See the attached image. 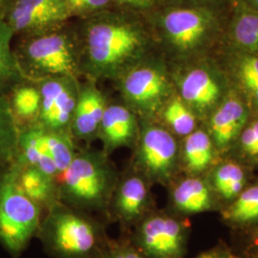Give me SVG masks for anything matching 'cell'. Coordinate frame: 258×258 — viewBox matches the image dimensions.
I'll list each match as a JSON object with an SVG mask.
<instances>
[{
    "mask_svg": "<svg viewBox=\"0 0 258 258\" xmlns=\"http://www.w3.org/2000/svg\"><path fill=\"white\" fill-rule=\"evenodd\" d=\"M102 217L57 202L42 216L36 237L53 258H102L110 237Z\"/></svg>",
    "mask_w": 258,
    "mask_h": 258,
    "instance_id": "7a4b0ae2",
    "label": "cell"
},
{
    "mask_svg": "<svg viewBox=\"0 0 258 258\" xmlns=\"http://www.w3.org/2000/svg\"><path fill=\"white\" fill-rule=\"evenodd\" d=\"M11 28L0 27V89L19 74V62L10 47Z\"/></svg>",
    "mask_w": 258,
    "mask_h": 258,
    "instance_id": "83f0119b",
    "label": "cell"
},
{
    "mask_svg": "<svg viewBox=\"0 0 258 258\" xmlns=\"http://www.w3.org/2000/svg\"><path fill=\"white\" fill-rule=\"evenodd\" d=\"M206 176L220 206V212L255 178L252 169L229 156L221 157Z\"/></svg>",
    "mask_w": 258,
    "mask_h": 258,
    "instance_id": "2e32d148",
    "label": "cell"
},
{
    "mask_svg": "<svg viewBox=\"0 0 258 258\" xmlns=\"http://www.w3.org/2000/svg\"><path fill=\"white\" fill-rule=\"evenodd\" d=\"M105 108L102 93L94 86H85L79 93L71 122L75 137L88 141L99 135Z\"/></svg>",
    "mask_w": 258,
    "mask_h": 258,
    "instance_id": "44dd1931",
    "label": "cell"
},
{
    "mask_svg": "<svg viewBox=\"0 0 258 258\" xmlns=\"http://www.w3.org/2000/svg\"><path fill=\"white\" fill-rule=\"evenodd\" d=\"M118 179L119 174L104 150L77 151L70 165L56 178L59 200L105 220Z\"/></svg>",
    "mask_w": 258,
    "mask_h": 258,
    "instance_id": "3957f363",
    "label": "cell"
},
{
    "mask_svg": "<svg viewBox=\"0 0 258 258\" xmlns=\"http://www.w3.org/2000/svg\"><path fill=\"white\" fill-rule=\"evenodd\" d=\"M166 189L167 203L165 208L180 217L189 219L204 212H220V206L206 175L179 174Z\"/></svg>",
    "mask_w": 258,
    "mask_h": 258,
    "instance_id": "7c38bea8",
    "label": "cell"
},
{
    "mask_svg": "<svg viewBox=\"0 0 258 258\" xmlns=\"http://www.w3.org/2000/svg\"><path fill=\"white\" fill-rule=\"evenodd\" d=\"M110 0H65L70 15L83 14L105 8Z\"/></svg>",
    "mask_w": 258,
    "mask_h": 258,
    "instance_id": "1f68e13d",
    "label": "cell"
},
{
    "mask_svg": "<svg viewBox=\"0 0 258 258\" xmlns=\"http://www.w3.org/2000/svg\"><path fill=\"white\" fill-rule=\"evenodd\" d=\"M42 136L47 151L54 160L60 175L70 165L77 153L74 143L66 133H58L43 129Z\"/></svg>",
    "mask_w": 258,
    "mask_h": 258,
    "instance_id": "4316f807",
    "label": "cell"
},
{
    "mask_svg": "<svg viewBox=\"0 0 258 258\" xmlns=\"http://www.w3.org/2000/svg\"><path fill=\"white\" fill-rule=\"evenodd\" d=\"M164 38L181 55L197 54L212 44L218 31V21L205 7L173 8L160 18Z\"/></svg>",
    "mask_w": 258,
    "mask_h": 258,
    "instance_id": "52a82bcc",
    "label": "cell"
},
{
    "mask_svg": "<svg viewBox=\"0 0 258 258\" xmlns=\"http://www.w3.org/2000/svg\"><path fill=\"white\" fill-rule=\"evenodd\" d=\"M121 92L129 106L143 116L161 112L172 95L166 69L153 62L138 63L121 78Z\"/></svg>",
    "mask_w": 258,
    "mask_h": 258,
    "instance_id": "30bf717a",
    "label": "cell"
},
{
    "mask_svg": "<svg viewBox=\"0 0 258 258\" xmlns=\"http://www.w3.org/2000/svg\"><path fill=\"white\" fill-rule=\"evenodd\" d=\"M180 140L165 125L146 122L139 129L131 162L152 184L167 186L180 174Z\"/></svg>",
    "mask_w": 258,
    "mask_h": 258,
    "instance_id": "8992f818",
    "label": "cell"
},
{
    "mask_svg": "<svg viewBox=\"0 0 258 258\" xmlns=\"http://www.w3.org/2000/svg\"><path fill=\"white\" fill-rule=\"evenodd\" d=\"M19 132L8 102L0 98V171L18 157Z\"/></svg>",
    "mask_w": 258,
    "mask_h": 258,
    "instance_id": "d4e9b609",
    "label": "cell"
},
{
    "mask_svg": "<svg viewBox=\"0 0 258 258\" xmlns=\"http://www.w3.org/2000/svg\"><path fill=\"white\" fill-rule=\"evenodd\" d=\"M151 186L145 176L130 166L124 174L119 175L107 207L106 222L117 223L120 234H128L139 222L158 208Z\"/></svg>",
    "mask_w": 258,
    "mask_h": 258,
    "instance_id": "ba28073f",
    "label": "cell"
},
{
    "mask_svg": "<svg viewBox=\"0 0 258 258\" xmlns=\"http://www.w3.org/2000/svg\"><path fill=\"white\" fill-rule=\"evenodd\" d=\"M138 134L137 120L129 108L121 105H110L105 108L99 135L103 143V150L107 154L122 147L134 148Z\"/></svg>",
    "mask_w": 258,
    "mask_h": 258,
    "instance_id": "d6986e66",
    "label": "cell"
},
{
    "mask_svg": "<svg viewBox=\"0 0 258 258\" xmlns=\"http://www.w3.org/2000/svg\"><path fill=\"white\" fill-rule=\"evenodd\" d=\"M227 76L231 87L249 107L250 115H258V55L231 51L226 60Z\"/></svg>",
    "mask_w": 258,
    "mask_h": 258,
    "instance_id": "ac0fdd59",
    "label": "cell"
},
{
    "mask_svg": "<svg viewBox=\"0 0 258 258\" xmlns=\"http://www.w3.org/2000/svg\"><path fill=\"white\" fill-rule=\"evenodd\" d=\"M84 42L89 73L97 78L116 79L140 63L148 37L137 22L120 16H105L87 25Z\"/></svg>",
    "mask_w": 258,
    "mask_h": 258,
    "instance_id": "6da1fadb",
    "label": "cell"
},
{
    "mask_svg": "<svg viewBox=\"0 0 258 258\" xmlns=\"http://www.w3.org/2000/svg\"><path fill=\"white\" fill-rule=\"evenodd\" d=\"M70 16L65 0H17L10 15L12 31H42Z\"/></svg>",
    "mask_w": 258,
    "mask_h": 258,
    "instance_id": "9a60e30c",
    "label": "cell"
},
{
    "mask_svg": "<svg viewBox=\"0 0 258 258\" xmlns=\"http://www.w3.org/2000/svg\"><path fill=\"white\" fill-rule=\"evenodd\" d=\"M102 258H147L129 239L126 234H120L117 239L110 238Z\"/></svg>",
    "mask_w": 258,
    "mask_h": 258,
    "instance_id": "f546056e",
    "label": "cell"
},
{
    "mask_svg": "<svg viewBox=\"0 0 258 258\" xmlns=\"http://www.w3.org/2000/svg\"><path fill=\"white\" fill-rule=\"evenodd\" d=\"M166 128L179 140L198 128V118L179 95L171 96L161 110Z\"/></svg>",
    "mask_w": 258,
    "mask_h": 258,
    "instance_id": "cb8c5ba5",
    "label": "cell"
},
{
    "mask_svg": "<svg viewBox=\"0 0 258 258\" xmlns=\"http://www.w3.org/2000/svg\"><path fill=\"white\" fill-rule=\"evenodd\" d=\"M230 38L233 50L258 55V12L244 2L231 21Z\"/></svg>",
    "mask_w": 258,
    "mask_h": 258,
    "instance_id": "603a6c76",
    "label": "cell"
},
{
    "mask_svg": "<svg viewBox=\"0 0 258 258\" xmlns=\"http://www.w3.org/2000/svg\"><path fill=\"white\" fill-rule=\"evenodd\" d=\"M221 156L205 127L180 140V174L207 175Z\"/></svg>",
    "mask_w": 258,
    "mask_h": 258,
    "instance_id": "e0dca14e",
    "label": "cell"
},
{
    "mask_svg": "<svg viewBox=\"0 0 258 258\" xmlns=\"http://www.w3.org/2000/svg\"><path fill=\"white\" fill-rule=\"evenodd\" d=\"M15 166L20 189L39 208L43 216L49 209L60 201L56 179L36 166L22 165L17 161H15Z\"/></svg>",
    "mask_w": 258,
    "mask_h": 258,
    "instance_id": "ffe728a7",
    "label": "cell"
},
{
    "mask_svg": "<svg viewBox=\"0 0 258 258\" xmlns=\"http://www.w3.org/2000/svg\"><path fill=\"white\" fill-rule=\"evenodd\" d=\"M27 64L51 78H74L78 61L74 44L64 34H49L32 39L24 50Z\"/></svg>",
    "mask_w": 258,
    "mask_h": 258,
    "instance_id": "8fae6325",
    "label": "cell"
},
{
    "mask_svg": "<svg viewBox=\"0 0 258 258\" xmlns=\"http://www.w3.org/2000/svg\"><path fill=\"white\" fill-rule=\"evenodd\" d=\"M178 95L197 118L207 120L231 89L224 71L208 61L184 69L176 79Z\"/></svg>",
    "mask_w": 258,
    "mask_h": 258,
    "instance_id": "9c48e42d",
    "label": "cell"
},
{
    "mask_svg": "<svg viewBox=\"0 0 258 258\" xmlns=\"http://www.w3.org/2000/svg\"><path fill=\"white\" fill-rule=\"evenodd\" d=\"M219 214L221 221L235 233L258 227V178Z\"/></svg>",
    "mask_w": 258,
    "mask_h": 258,
    "instance_id": "7402d4cb",
    "label": "cell"
},
{
    "mask_svg": "<svg viewBox=\"0 0 258 258\" xmlns=\"http://www.w3.org/2000/svg\"><path fill=\"white\" fill-rule=\"evenodd\" d=\"M190 231L188 218L157 208L126 235L147 258H184Z\"/></svg>",
    "mask_w": 258,
    "mask_h": 258,
    "instance_id": "5b68a950",
    "label": "cell"
},
{
    "mask_svg": "<svg viewBox=\"0 0 258 258\" xmlns=\"http://www.w3.org/2000/svg\"><path fill=\"white\" fill-rule=\"evenodd\" d=\"M238 138L225 156L237 160L250 169H258V115H250Z\"/></svg>",
    "mask_w": 258,
    "mask_h": 258,
    "instance_id": "484cf974",
    "label": "cell"
},
{
    "mask_svg": "<svg viewBox=\"0 0 258 258\" xmlns=\"http://www.w3.org/2000/svg\"><path fill=\"white\" fill-rule=\"evenodd\" d=\"M42 212L20 189L15 162L0 171V245L18 258L37 235Z\"/></svg>",
    "mask_w": 258,
    "mask_h": 258,
    "instance_id": "277c9868",
    "label": "cell"
},
{
    "mask_svg": "<svg viewBox=\"0 0 258 258\" xmlns=\"http://www.w3.org/2000/svg\"><path fill=\"white\" fill-rule=\"evenodd\" d=\"M40 119L45 130L65 133L71 125L78 96L72 78H52L40 88Z\"/></svg>",
    "mask_w": 258,
    "mask_h": 258,
    "instance_id": "5bb4252c",
    "label": "cell"
},
{
    "mask_svg": "<svg viewBox=\"0 0 258 258\" xmlns=\"http://www.w3.org/2000/svg\"><path fill=\"white\" fill-rule=\"evenodd\" d=\"M40 92L33 87H21L18 89L13 99V107L16 113L23 118L35 115L40 107Z\"/></svg>",
    "mask_w": 258,
    "mask_h": 258,
    "instance_id": "f1b7e54d",
    "label": "cell"
},
{
    "mask_svg": "<svg viewBox=\"0 0 258 258\" xmlns=\"http://www.w3.org/2000/svg\"><path fill=\"white\" fill-rule=\"evenodd\" d=\"M244 3H246L248 6L258 12V0H243Z\"/></svg>",
    "mask_w": 258,
    "mask_h": 258,
    "instance_id": "836d02e7",
    "label": "cell"
},
{
    "mask_svg": "<svg viewBox=\"0 0 258 258\" xmlns=\"http://www.w3.org/2000/svg\"><path fill=\"white\" fill-rule=\"evenodd\" d=\"M236 258H239V257H238V256H237V257H236Z\"/></svg>",
    "mask_w": 258,
    "mask_h": 258,
    "instance_id": "8d00e7d4",
    "label": "cell"
},
{
    "mask_svg": "<svg viewBox=\"0 0 258 258\" xmlns=\"http://www.w3.org/2000/svg\"><path fill=\"white\" fill-rule=\"evenodd\" d=\"M2 1H3V0H0V3H1V2H2Z\"/></svg>",
    "mask_w": 258,
    "mask_h": 258,
    "instance_id": "d590c367",
    "label": "cell"
},
{
    "mask_svg": "<svg viewBox=\"0 0 258 258\" xmlns=\"http://www.w3.org/2000/svg\"><path fill=\"white\" fill-rule=\"evenodd\" d=\"M249 117L248 105L231 86L225 98L208 117L205 126L220 156L230 151Z\"/></svg>",
    "mask_w": 258,
    "mask_h": 258,
    "instance_id": "4fadbf2b",
    "label": "cell"
},
{
    "mask_svg": "<svg viewBox=\"0 0 258 258\" xmlns=\"http://www.w3.org/2000/svg\"><path fill=\"white\" fill-rule=\"evenodd\" d=\"M121 5L134 9H148L152 7L156 0H116Z\"/></svg>",
    "mask_w": 258,
    "mask_h": 258,
    "instance_id": "d6a6232c",
    "label": "cell"
},
{
    "mask_svg": "<svg viewBox=\"0 0 258 258\" xmlns=\"http://www.w3.org/2000/svg\"><path fill=\"white\" fill-rule=\"evenodd\" d=\"M192 1H205V2H206V1H210V0H192Z\"/></svg>",
    "mask_w": 258,
    "mask_h": 258,
    "instance_id": "e575fe53",
    "label": "cell"
},
{
    "mask_svg": "<svg viewBox=\"0 0 258 258\" xmlns=\"http://www.w3.org/2000/svg\"><path fill=\"white\" fill-rule=\"evenodd\" d=\"M236 234L239 243L235 255L239 258H258V227Z\"/></svg>",
    "mask_w": 258,
    "mask_h": 258,
    "instance_id": "4dcf8cb0",
    "label": "cell"
}]
</instances>
